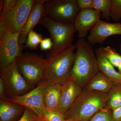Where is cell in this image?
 Returning a JSON list of instances; mask_svg holds the SVG:
<instances>
[{"instance_id": "cell-1", "label": "cell", "mask_w": 121, "mask_h": 121, "mask_svg": "<svg viewBox=\"0 0 121 121\" xmlns=\"http://www.w3.org/2000/svg\"><path fill=\"white\" fill-rule=\"evenodd\" d=\"M108 94L83 88L73 104L64 114L65 120L89 121L107 105Z\"/></svg>"}, {"instance_id": "cell-2", "label": "cell", "mask_w": 121, "mask_h": 121, "mask_svg": "<svg viewBox=\"0 0 121 121\" xmlns=\"http://www.w3.org/2000/svg\"><path fill=\"white\" fill-rule=\"evenodd\" d=\"M75 56L70 75L83 88L99 72L97 57L90 43L79 39L75 45Z\"/></svg>"}, {"instance_id": "cell-3", "label": "cell", "mask_w": 121, "mask_h": 121, "mask_svg": "<svg viewBox=\"0 0 121 121\" xmlns=\"http://www.w3.org/2000/svg\"><path fill=\"white\" fill-rule=\"evenodd\" d=\"M75 45L56 53L50 52L46 56L47 64L41 82L46 86L60 83L67 78L73 65Z\"/></svg>"}, {"instance_id": "cell-4", "label": "cell", "mask_w": 121, "mask_h": 121, "mask_svg": "<svg viewBox=\"0 0 121 121\" xmlns=\"http://www.w3.org/2000/svg\"><path fill=\"white\" fill-rule=\"evenodd\" d=\"M20 72L27 82L35 87L41 82L47 66L45 58L35 53H22L15 62Z\"/></svg>"}, {"instance_id": "cell-5", "label": "cell", "mask_w": 121, "mask_h": 121, "mask_svg": "<svg viewBox=\"0 0 121 121\" xmlns=\"http://www.w3.org/2000/svg\"><path fill=\"white\" fill-rule=\"evenodd\" d=\"M48 30L53 43L50 52L56 53L70 47L76 31L73 24L63 23L44 17L40 24Z\"/></svg>"}, {"instance_id": "cell-6", "label": "cell", "mask_w": 121, "mask_h": 121, "mask_svg": "<svg viewBox=\"0 0 121 121\" xmlns=\"http://www.w3.org/2000/svg\"><path fill=\"white\" fill-rule=\"evenodd\" d=\"M44 17L63 23L74 24L80 10L77 0H47Z\"/></svg>"}, {"instance_id": "cell-7", "label": "cell", "mask_w": 121, "mask_h": 121, "mask_svg": "<svg viewBox=\"0 0 121 121\" xmlns=\"http://www.w3.org/2000/svg\"><path fill=\"white\" fill-rule=\"evenodd\" d=\"M0 79L4 83L7 98L23 95L34 88L26 82L15 63L1 69Z\"/></svg>"}, {"instance_id": "cell-8", "label": "cell", "mask_w": 121, "mask_h": 121, "mask_svg": "<svg viewBox=\"0 0 121 121\" xmlns=\"http://www.w3.org/2000/svg\"><path fill=\"white\" fill-rule=\"evenodd\" d=\"M35 2V0H17L16 4L10 12L0 16V20L4 24L9 32L13 35L21 32Z\"/></svg>"}, {"instance_id": "cell-9", "label": "cell", "mask_w": 121, "mask_h": 121, "mask_svg": "<svg viewBox=\"0 0 121 121\" xmlns=\"http://www.w3.org/2000/svg\"><path fill=\"white\" fill-rule=\"evenodd\" d=\"M46 86L41 82L37 86L28 93L20 96L7 98L4 100L28 108L33 111L38 117H40L42 110L45 107L43 95Z\"/></svg>"}, {"instance_id": "cell-10", "label": "cell", "mask_w": 121, "mask_h": 121, "mask_svg": "<svg viewBox=\"0 0 121 121\" xmlns=\"http://www.w3.org/2000/svg\"><path fill=\"white\" fill-rule=\"evenodd\" d=\"M60 83V97L58 111L64 116L79 95L83 88L70 75Z\"/></svg>"}, {"instance_id": "cell-11", "label": "cell", "mask_w": 121, "mask_h": 121, "mask_svg": "<svg viewBox=\"0 0 121 121\" xmlns=\"http://www.w3.org/2000/svg\"><path fill=\"white\" fill-rule=\"evenodd\" d=\"M20 33L12 35L4 43L0 44V68L1 69L16 62L22 54L23 45L19 43Z\"/></svg>"}, {"instance_id": "cell-12", "label": "cell", "mask_w": 121, "mask_h": 121, "mask_svg": "<svg viewBox=\"0 0 121 121\" xmlns=\"http://www.w3.org/2000/svg\"><path fill=\"white\" fill-rule=\"evenodd\" d=\"M121 35V24L111 23L99 20L87 37L91 44H103L108 37L113 35Z\"/></svg>"}, {"instance_id": "cell-13", "label": "cell", "mask_w": 121, "mask_h": 121, "mask_svg": "<svg viewBox=\"0 0 121 121\" xmlns=\"http://www.w3.org/2000/svg\"><path fill=\"white\" fill-rule=\"evenodd\" d=\"M101 17V14L94 9L80 10L76 17L74 25L79 39H84Z\"/></svg>"}, {"instance_id": "cell-14", "label": "cell", "mask_w": 121, "mask_h": 121, "mask_svg": "<svg viewBox=\"0 0 121 121\" xmlns=\"http://www.w3.org/2000/svg\"><path fill=\"white\" fill-rule=\"evenodd\" d=\"M47 1L35 0V4L32 9L26 24L20 33L18 41L20 45H23L25 43L29 33L33 30L35 26L40 24L44 17V4Z\"/></svg>"}, {"instance_id": "cell-15", "label": "cell", "mask_w": 121, "mask_h": 121, "mask_svg": "<svg viewBox=\"0 0 121 121\" xmlns=\"http://www.w3.org/2000/svg\"><path fill=\"white\" fill-rule=\"evenodd\" d=\"M26 107L19 104L0 99V121H17Z\"/></svg>"}, {"instance_id": "cell-16", "label": "cell", "mask_w": 121, "mask_h": 121, "mask_svg": "<svg viewBox=\"0 0 121 121\" xmlns=\"http://www.w3.org/2000/svg\"><path fill=\"white\" fill-rule=\"evenodd\" d=\"M99 71L115 84H121V74L104 56L100 48L95 50Z\"/></svg>"}, {"instance_id": "cell-17", "label": "cell", "mask_w": 121, "mask_h": 121, "mask_svg": "<svg viewBox=\"0 0 121 121\" xmlns=\"http://www.w3.org/2000/svg\"><path fill=\"white\" fill-rule=\"evenodd\" d=\"M60 88V83L46 86L43 95L44 104L45 108L50 110L58 111Z\"/></svg>"}, {"instance_id": "cell-18", "label": "cell", "mask_w": 121, "mask_h": 121, "mask_svg": "<svg viewBox=\"0 0 121 121\" xmlns=\"http://www.w3.org/2000/svg\"><path fill=\"white\" fill-rule=\"evenodd\" d=\"M114 84L99 71L91 79L84 88L90 90L107 93Z\"/></svg>"}, {"instance_id": "cell-19", "label": "cell", "mask_w": 121, "mask_h": 121, "mask_svg": "<svg viewBox=\"0 0 121 121\" xmlns=\"http://www.w3.org/2000/svg\"><path fill=\"white\" fill-rule=\"evenodd\" d=\"M108 94L107 106L113 111L121 106V84L113 85Z\"/></svg>"}, {"instance_id": "cell-20", "label": "cell", "mask_w": 121, "mask_h": 121, "mask_svg": "<svg viewBox=\"0 0 121 121\" xmlns=\"http://www.w3.org/2000/svg\"><path fill=\"white\" fill-rule=\"evenodd\" d=\"M94 9L101 14V17L106 20H110L112 0H93Z\"/></svg>"}, {"instance_id": "cell-21", "label": "cell", "mask_w": 121, "mask_h": 121, "mask_svg": "<svg viewBox=\"0 0 121 121\" xmlns=\"http://www.w3.org/2000/svg\"><path fill=\"white\" fill-rule=\"evenodd\" d=\"M103 54L107 60L114 67L118 68L121 63V55L116 50L107 46L100 47Z\"/></svg>"}, {"instance_id": "cell-22", "label": "cell", "mask_w": 121, "mask_h": 121, "mask_svg": "<svg viewBox=\"0 0 121 121\" xmlns=\"http://www.w3.org/2000/svg\"><path fill=\"white\" fill-rule=\"evenodd\" d=\"M43 39L42 34L32 30L28 35L25 43V48L32 50L36 49Z\"/></svg>"}, {"instance_id": "cell-23", "label": "cell", "mask_w": 121, "mask_h": 121, "mask_svg": "<svg viewBox=\"0 0 121 121\" xmlns=\"http://www.w3.org/2000/svg\"><path fill=\"white\" fill-rule=\"evenodd\" d=\"M89 121H115L113 111L107 106L97 113Z\"/></svg>"}, {"instance_id": "cell-24", "label": "cell", "mask_w": 121, "mask_h": 121, "mask_svg": "<svg viewBox=\"0 0 121 121\" xmlns=\"http://www.w3.org/2000/svg\"><path fill=\"white\" fill-rule=\"evenodd\" d=\"M40 117L47 121H65L64 116L58 111L50 110L44 107L41 111Z\"/></svg>"}, {"instance_id": "cell-25", "label": "cell", "mask_w": 121, "mask_h": 121, "mask_svg": "<svg viewBox=\"0 0 121 121\" xmlns=\"http://www.w3.org/2000/svg\"><path fill=\"white\" fill-rule=\"evenodd\" d=\"M110 18L118 21L121 19V0H112Z\"/></svg>"}, {"instance_id": "cell-26", "label": "cell", "mask_w": 121, "mask_h": 121, "mask_svg": "<svg viewBox=\"0 0 121 121\" xmlns=\"http://www.w3.org/2000/svg\"><path fill=\"white\" fill-rule=\"evenodd\" d=\"M37 117L33 111L26 107L23 114L17 121H34Z\"/></svg>"}, {"instance_id": "cell-27", "label": "cell", "mask_w": 121, "mask_h": 121, "mask_svg": "<svg viewBox=\"0 0 121 121\" xmlns=\"http://www.w3.org/2000/svg\"><path fill=\"white\" fill-rule=\"evenodd\" d=\"M17 1V0H4V8L0 12V16L5 15L10 12L15 7Z\"/></svg>"}, {"instance_id": "cell-28", "label": "cell", "mask_w": 121, "mask_h": 121, "mask_svg": "<svg viewBox=\"0 0 121 121\" xmlns=\"http://www.w3.org/2000/svg\"><path fill=\"white\" fill-rule=\"evenodd\" d=\"M80 10L94 9L93 0H77Z\"/></svg>"}, {"instance_id": "cell-29", "label": "cell", "mask_w": 121, "mask_h": 121, "mask_svg": "<svg viewBox=\"0 0 121 121\" xmlns=\"http://www.w3.org/2000/svg\"><path fill=\"white\" fill-rule=\"evenodd\" d=\"M40 47L42 51L51 50L53 47V43L52 39L51 38H45L43 39L40 44Z\"/></svg>"}, {"instance_id": "cell-30", "label": "cell", "mask_w": 121, "mask_h": 121, "mask_svg": "<svg viewBox=\"0 0 121 121\" xmlns=\"http://www.w3.org/2000/svg\"><path fill=\"white\" fill-rule=\"evenodd\" d=\"M113 117L115 121H121V106L113 111Z\"/></svg>"}, {"instance_id": "cell-31", "label": "cell", "mask_w": 121, "mask_h": 121, "mask_svg": "<svg viewBox=\"0 0 121 121\" xmlns=\"http://www.w3.org/2000/svg\"><path fill=\"white\" fill-rule=\"evenodd\" d=\"M0 99L5 100L7 99L5 95L4 85L3 81L0 79Z\"/></svg>"}, {"instance_id": "cell-32", "label": "cell", "mask_w": 121, "mask_h": 121, "mask_svg": "<svg viewBox=\"0 0 121 121\" xmlns=\"http://www.w3.org/2000/svg\"><path fill=\"white\" fill-rule=\"evenodd\" d=\"M4 0H0V12H1L4 8Z\"/></svg>"}, {"instance_id": "cell-33", "label": "cell", "mask_w": 121, "mask_h": 121, "mask_svg": "<svg viewBox=\"0 0 121 121\" xmlns=\"http://www.w3.org/2000/svg\"><path fill=\"white\" fill-rule=\"evenodd\" d=\"M34 121H47L43 118L40 117H38Z\"/></svg>"}, {"instance_id": "cell-34", "label": "cell", "mask_w": 121, "mask_h": 121, "mask_svg": "<svg viewBox=\"0 0 121 121\" xmlns=\"http://www.w3.org/2000/svg\"><path fill=\"white\" fill-rule=\"evenodd\" d=\"M118 68V72L121 74V63Z\"/></svg>"}, {"instance_id": "cell-35", "label": "cell", "mask_w": 121, "mask_h": 121, "mask_svg": "<svg viewBox=\"0 0 121 121\" xmlns=\"http://www.w3.org/2000/svg\"><path fill=\"white\" fill-rule=\"evenodd\" d=\"M119 51H120V52L121 53V44H120L119 46Z\"/></svg>"}, {"instance_id": "cell-36", "label": "cell", "mask_w": 121, "mask_h": 121, "mask_svg": "<svg viewBox=\"0 0 121 121\" xmlns=\"http://www.w3.org/2000/svg\"><path fill=\"white\" fill-rule=\"evenodd\" d=\"M65 121H73V120H65Z\"/></svg>"}]
</instances>
